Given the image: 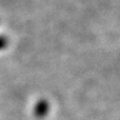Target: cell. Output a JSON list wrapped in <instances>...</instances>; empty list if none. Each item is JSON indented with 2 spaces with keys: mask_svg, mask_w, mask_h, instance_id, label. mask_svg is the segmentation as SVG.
<instances>
[{
  "mask_svg": "<svg viewBox=\"0 0 120 120\" xmlns=\"http://www.w3.org/2000/svg\"><path fill=\"white\" fill-rule=\"evenodd\" d=\"M6 44H8V41H6V39L3 37V36H0V50H2V49L5 48Z\"/></svg>",
  "mask_w": 120,
  "mask_h": 120,
  "instance_id": "1",
  "label": "cell"
}]
</instances>
